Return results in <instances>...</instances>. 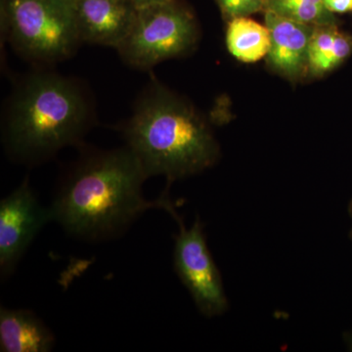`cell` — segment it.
<instances>
[{"label": "cell", "instance_id": "2", "mask_svg": "<svg viewBox=\"0 0 352 352\" xmlns=\"http://www.w3.org/2000/svg\"><path fill=\"white\" fill-rule=\"evenodd\" d=\"M95 122L94 101L82 82L36 69L17 80L7 98L2 143L12 161L36 166L69 146L80 147Z\"/></svg>", "mask_w": 352, "mask_h": 352}, {"label": "cell", "instance_id": "9", "mask_svg": "<svg viewBox=\"0 0 352 352\" xmlns=\"http://www.w3.org/2000/svg\"><path fill=\"white\" fill-rule=\"evenodd\" d=\"M265 12V25L270 32L268 64L291 80L300 78L307 71L308 48L315 25L303 24L282 17L272 11Z\"/></svg>", "mask_w": 352, "mask_h": 352}, {"label": "cell", "instance_id": "10", "mask_svg": "<svg viewBox=\"0 0 352 352\" xmlns=\"http://www.w3.org/2000/svg\"><path fill=\"white\" fill-rule=\"evenodd\" d=\"M55 342L54 333L34 312L0 308V351L48 352Z\"/></svg>", "mask_w": 352, "mask_h": 352}, {"label": "cell", "instance_id": "15", "mask_svg": "<svg viewBox=\"0 0 352 352\" xmlns=\"http://www.w3.org/2000/svg\"><path fill=\"white\" fill-rule=\"evenodd\" d=\"M322 3L333 14L352 11V0H322Z\"/></svg>", "mask_w": 352, "mask_h": 352}, {"label": "cell", "instance_id": "4", "mask_svg": "<svg viewBox=\"0 0 352 352\" xmlns=\"http://www.w3.org/2000/svg\"><path fill=\"white\" fill-rule=\"evenodd\" d=\"M0 20L7 43L32 63L64 61L82 43L74 0H0Z\"/></svg>", "mask_w": 352, "mask_h": 352}, {"label": "cell", "instance_id": "6", "mask_svg": "<svg viewBox=\"0 0 352 352\" xmlns=\"http://www.w3.org/2000/svg\"><path fill=\"white\" fill-rule=\"evenodd\" d=\"M166 212L179 226L175 236V268L201 314L207 317L219 316L228 308L226 292L217 264L208 251L201 220L196 219L191 228H186L173 204Z\"/></svg>", "mask_w": 352, "mask_h": 352}, {"label": "cell", "instance_id": "19", "mask_svg": "<svg viewBox=\"0 0 352 352\" xmlns=\"http://www.w3.org/2000/svg\"><path fill=\"white\" fill-rule=\"evenodd\" d=\"M349 215H351V217H352V200L351 201H349Z\"/></svg>", "mask_w": 352, "mask_h": 352}, {"label": "cell", "instance_id": "3", "mask_svg": "<svg viewBox=\"0 0 352 352\" xmlns=\"http://www.w3.org/2000/svg\"><path fill=\"white\" fill-rule=\"evenodd\" d=\"M118 129L147 177L166 176V192L175 180L201 173L219 160V143L205 118L155 78Z\"/></svg>", "mask_w": 352, "mask_h": 352}, {"label": "cell", "instance_id": "16", "mask_svg": "<svg viewBox=\"0 0 352 352\" xmlns=\"http://www.w3.org/2000/svg\"><path fill=\"white\" fill-rule=\"evenodd\" d=\"M282 2H312V3L323 4L322 0H265V7L272 6V4L282 3Z\"/></svg>", "mask_w": 352, "mask_h": 352}, {"label": "cell", "instance_id": "11", "mask_svg": "<svg viewBox=\"0 0 352 352\" xmlns=\"http://www.w3.org/2000/svg\"><path fill=\"white\" fill-rule=\"evenodd\" d=\"M226 45L236 59L254 63L267 56L271 45L270 32L265 25L249 17L229 21Z\"/></svg>", "mask_w": 352, "mask_h": 352}, {"label": "cell", "instance_id": "14", "mask_svg": "<svg viewBox=\"0 0 352 352\" xmlns=\"http://www.w3.org/2000/svg\"><path fill=\"white\" fill-rule=\"evenodd\" d=\"M227 20L249 17L265 9V0H215Z\"/></svg>", "mask_w": 352, "mask_h": 352}, {"label": "cell", "instance_id": "5", "mask_svg": "<svg viewBox=\"0 0 352 352\" xmlns=\"http://www.w3.org/2000/svg\"><path fill=\"white\" fill-rule=\"evenodd\" d=\"M195 16L179 0L138 7L129 34L117 48L129 67L150 69L161 62L182 56L198 41Z\"/></svg>", "mask_w": 352, "mask_h": 352}, {"label": "cell", "instance_id": "1", "mask_svg": "<svg viewBox=\"0 0 352 352\" xmlns=\"http://www.w3.org/2000/svg\"><path fill=\"white\" fill-rule=\"evenodd\" d=\"M80 157L62 177L50 210L69 235L102 242L120 237L147 210H166L164 192L157 200L143 197L147 179L138 157L127 146L112 150L80 146Z\"/></svg>", "mask_w": 352, "mask_h": 352}, {"label": "cell", "instance_id": "13", "mask_svg": "<svg viewBox=\"0 0 352 352\" xmlns=\"http://www.w3.org/2000/svg\"><path fill=\"white\" fill-rule=\"evenodd\" d=\"M337 25H323L315 27L308 48L307 71L319 76L322 64L329 56L339 34Z\"/></svg>", "mask_w": 352, "mask_h": 352}, {"label": "cell", "instance_id": "18", "mask_svg": "<svg viewBox=\"0 0 352 352\" xmlns=\"http://www.w3.org/2000/svg\"><path fill=\"white\" fill-rule=\"evenodd\" d=\"M347 342H349V349L352 351V333L349 336V339H347Z\"/></svg>", "mask_w": 352, "mask_h": 352}, {"label": "cell", "instance_id": "7", "mask_svg": "<svg viewBox=\"0 0 352 352\" xmlns=\"http://www.w3.org/2000/svg\"><path fill=\"white\" fill-rule=\"evenodd\" d=\"M51 221L30 185L29 178L0 201V277L12 274L41 228Z\"/></svg>", "mask_w": 352, "mask_h": 352}, {"label": "cell", "instance_id": "8", "mask_svg": "<svg viewBox=\"0 0 352 352\" xmlns=\"http://www.w3.org/2000/svg\"><path fill=\"white\" fill-rule=\"evenodd\" d=\"M82 43L117 50L131 31L138 7L132 0H74Z\"/></svg>", "mask_w": 352, "mask_h": 352}, {"label": "cell", "instance_id": "12", "mask_svg": "<svg viewBox=\"0 0 352 352\" xmlns=\"http://www.w3.org/2000/svg\"><path fill=\"white\" fill-rule=\"evenodd\" d=\"M272 12L288 19L315 25H336L335 16L323 4L312 2H282L265 7L264 11Z\"/></svg>", "mask_w": 352, "mask_h": 352}, {"label": "cell", "instance_id": "20", "mask_svg": "<svg viewBox=\"0 0 352 352\" xmlns=\"http://www.w3.org/2000/svg\"><path fill=\"white\" fill-rule=\"evenodd\" d=\"M349 237H351V239L352 240V228L351 229V232H349Z\"/></svg>", "mask_w": 352, "mask_h": 352}, {"label": "cell", "instance_id": "17", "mask_svg": "<svg viewBox=\"0 0 352 352\" xmlns=\"http://www.w3.org/2000/svg\"><path fill=\"white\" fill-rule=\"evenodd\" d=\"M138 7L149 6V4L157 3V2L168 1V0H132Z\"/></svg>", "mask_w": 352, "mask_h": 352}]
</instances>
